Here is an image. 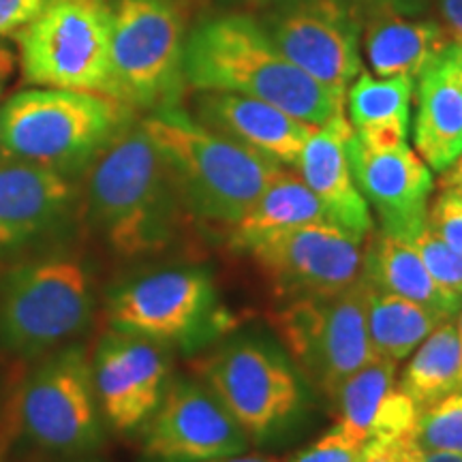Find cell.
Here are the masks:
<instances>
[{
    "mask_svg": "<svg viewBox=\"0 0 462 462\" xmlns=\"http://www.w3.org/2000/svg\"><path fill=\"white\" fill-rule=\"evenodd\" d=\"M443 20L452 32V42L462 43V0H439Z\"/></svg>",
    "mask_w": 462,
    "mask_h": 462,
    "instance_id": "34",
    "label": "cell"
},
{
    "mask_svg": "<svg viewBox=\"0 0 462 462\" xmlns=\"http://www.w3.org/2000/svg\"><path fill=\"white\" fill-rule=\"evenodd\" d=\"M446 190H449V193H452V195H454V198H456V199H458V201H460V204H462V184H460V187H454V189H446Z\"/></svg>",
    "mask_w": 462,
    "mask_h": 462,
    "instance_id": "40",
    "label": "cell"
},
{
    "mask_svg": "<svg viewBox=\"0 0 462 462\" xmlns=\"http://www.w3.org/2000/svg\"><path fill=\"white\" fill-rule=\"evenodd\" d=\"M413 443L418 449L462 452V390L421 409L415 420Z\"/></svg>",
    "mask_w": 462,
    "mask_h": 462,
    "instance_id": "28",
    "label": "cell"
},
{
    "mask_svg": "<svg viewBox=\"0 0 462 462\" xmlns=\"http://www.w3.org/2000/svg\"><path fill=\"white\" fill-rule=\"evenodd\" d=\"M418 411L462 390V351L454 319L443 321L421 340L398 379Z\"/></svg>",
    "mask_w": 462,
    "mask_h": 462,
    "instance_id": "26",
    "label": "cell"
},
{
    "mask_svg": "<svg viewBox=\"0 0 462 462\" xmlns=\"http://www.w3.org/2000/svg\"><path fill=\"white\" fill-rule=\"evenodd\" d=\"M415 251L429 270L432 281L437 282L448 296L462 302V253L454 251L448 242H443L429 225L411 240Z\"/></svg>",
    "mask_w": 462,
    "mask_h": 462,
    "instance_id": "29",
    "label": "cell"
},
{
    "mask_svg": "<svg viewBox=\"0 0 462 462\" xmlns=\"http://www.w3.org/2000/svg\"><path fill=\"white\" fill-rule=\"evenodd\" d=\"M366 259H364V281L379 291L404 298L424 309L432 310L443 319H454L462 309L460 300L448 296L432 281L420 253L411 242L392 236L377 234L366 242Z\"/></svg>",
    "mask_w": 462,
    "mask_h": 462,
    "instance_id": "24",
    "label": "cell"
},
{
    "mask_svg": "<svg viewBox=\"0 0 462 462\" xmlns=\"http://www.w3.org/2000/svg\"><path fill=\"white\" fill-rule=\"evenodd\" d=\"M212 304V285L193 268H170L135 276L109 293V330L157 343H180L198 332Z\"/></svg>",
    "mask_w": 462,
    "mask_h": 462,
    "instance_id": "14",
    "label": "cell"
},
{
    "mask_svg": "<svg viewBox=\"0 0 462 462\" xmlns=\"http://www.w3.org/2000/svg\"><path fill=\"white\" fill-rule=\"evenodd\" d=\"M251 3H263V0H251Z\"/></svg>",
    "mask_w": 462,
    "mask_h": 462,
    "instance_id": "44",
    "label": "cell"
},
{
    "mask_svg": "<svg viewBox=\"0 0 462 462\" xmlns=\"http://www.w3.org/2000/svg\"><path fill=\"white\" fill-rule=\"evenodd\" d=\"M195 109L198 123L282 167L298 165L306 142L317 129L270 103L234 92L201 90Z\"/></svg>",
    "mask_w": 462,
    "mask_h": 462,
    "instance_id": "19",
    "label": "cell"
},
{
    "mask_svg": "<svg viewBox=\"0 0 462 462\" xmlns=\"http://www.w3.org/2000/svg\"><path fill=\"white\" fill-rule=\"evenodd\" d=\"M107 97L131 109L173 107L182 88L184 14L178 0H109Z\"/></svg>",
    "mask_w": 462,
    "mask_h": 462,
    "instance_id": "6",
    "label": "cell"
},
{
    "mask_svg": "<svg viewBox=\"0 0 462 462\" xmlns=\"http://www.w3.org/2000/svg\"><path fill=\"white\" fill-rule=\"evenodd\" d=\"M418 448V446H415ZM415 462H462V452H437V449H418Z\"/></svg>",
    "mask_w": 462,
    "mask_h": 462,
    "instance_id": "35",
    "label": "cell"
},
{
    "mask_svg": "<svg viewBox=\"0 0 462 462\" xmlns=\"http://www.w3.org/2000/svg\"><path fill=\"white\" fill-rule=\"evenodd\" d=\"M426 225L454 251L462 253V204L449 190L441 189L435 204H430Z\"/></svg>",
    "mask_w": 462,
    "mask_h": 462,
    "instance_id": "31",
    "label": "cell"
},
{
    "mask_svg": "<svg viewBox=\"0 0 462 462\" xmlns=\"http://www.w3.org/2000/svg\"><path fill=\"white\" fill-rule=\"evenodd\" d=\"M448 48L421 71L413 88L418 97L415 152L439 173L462 152V75Z\"/></svg>",
    "mask_w": 462,
    "mask_h": 462,
    "instance_id": "21",
    "label": "cell"
},
{
    "mask_svg": "<svg viewBox=\"0 0 462 462\" xmlns=\"http://www.w3.org/2000/svg\"><path fill=\"white\" fill-rule=\"evenodd\" d=\"M415 454H418V448H415L413 437H407L374 448L364 462H415Z\"/></svg>",
    "mask_w": 462,
    "mask_h": 462,
    "instance_id": "33",
    "label": "cell"
},
{
    "mask_svg": "<svg viewBox=\"0 0 462 462\" xmlns=\"http://www.w3.org/2000/svg\"><path fill=\"white\" fill-rule=\"evenodd\" d=\"M452 43L435 22L407 17L396 3L373 5L362 34L368 69L377 78L418 79Z\"/></svg>",
    "mask_w": 462,
    "mask_h": 462,
    "instance_id": "22",
    "label": "cell"
},
{
    "mask_svg": "<svg viewBox=\"0 0 462 462\" xmlns=\"http://www.w3.org/2000/svg\"><path fill=\"white\" fill-rule=\"evenodd\" d=\"M140 123L170 165L187 217L201 225L229 231L282 170L176 107Z\"/></svg>",
    "mask_w": 462,
    "mask_h": 462,
    "instance_id": "3",
    "label": "cell"
},
{
    "mask_svg": "<svg viewBox=\"0 0 462 462\" xmlns=\"http://www.w3.org/2000/svg\"><path fill=\"white\" fill-rule=\"evenodd\" d=\"M304 225H332L321 201L306 187L300 173H276L273 182L263 189L255 204L246 210L234 227L229 229V245L238 251H248L257 240Z\"/></svg>",
    "mask_w": 462,
    "mask_h": 462,
    "instance_id": "25",
    "label": "cell"
},
{
    "mask_svg": "<svg viewBox=\"0 0 462 462\" xmlns=\"http://www.w3.org/2000/svg\"><path fill=\"white\" fill-rule=\"evenodd\" d=\"M15 34L28 84L107 95L109 0H50L43 14Z\"/></svg>",
    "mask_w": 462,
    "mask_h": 462,
    "instance_id": "7",
    "label": "cell"
},
{
    "mask_svg": "<svg viewBox=\"0 0 462 462\" xmlns=\"http://www.w3.org/2000/svg\"><path fill=\"white\" fill-rule=\"evenodd\" d=\"M462 184V152L458 154V159L454 161L452 165L443 171L441 176V189H454Z\"/></svg>",
    "mask_w": 462,
    "mask_h": 462,
    "instance_id": "36",
    "label": "cell"
},
{
    "mask_svg": "<svg viewBox=\"0 0 462 462\" xmlns=\"http://www.w3.org/2000/svg\"><path fill=\"white\" fill-rule=\"evenodd\" d=\"M39 360L20 392L22 435L43 452L79 458L103 437L90 357L65 345Z\"/></svg>",
    "mask_w": 462,
    "mask_h": 462,
    "instance_id": "9",
    "label": "cell"
},
{
    "mask_svg": "<svg viewBox=\"0 0 462 462\" xmlns=\"http://www.w3.org/2000/svg\"><path fill=\"white\" fill-rule=\"evenodd\" d=\"M92 383L101 415L118 432L142 429L170 385L165 345L109 330L92 356Z\"/></svg>",
    "mask_w": 462,
    "mask_h": 462,
    "instance_id": "15",
    "label": "cell"
},
{
    "mask_svg": "<svg viewBox=\"0 0 462 462\" xmlns=\"http://www.w3.org/2000/svg\"><path fill=\"white\" fill-rule=\"evenodd\" d=\"M82 204L71 176L24 161H0V263L50 251Z\"/></svg>",
    "mask_w": 462,
    "mask_h": 462,
    "instance_id": "12",
    "label": "cell"
},
{
    "mask_svg": "<svg viewBox=\"0 0 462 462\" xmlns=\"http://www.w3.org/2000/svg\"><path fill=\"white\" fill-rule=\"evenodd\" d=\"M131 107L99 92L22 90L0 109V152L3 159L73 178L131 125Z\"/></svg>",
    "mask_w": 462,
    "mask_h": 462,
    "instance_id": "4",
    "label": "cell"
},
{
    "mask_svg": "<svg viewBox=\"0 0 462 462\" xmlns=\"http://www.w3.org/2000/svg\"><path fill=\"white\" fill-rule=\"evenodd\" d=\"M351 173L374 212L381 234L411 242L429 221L432 170L407 142L394 148H366L351 133L346 140Z\"/></svg>",
    "mask_w": 462,
    "mask_h": 462,
    "instance_id": "17",
    "label": "cell"
},
{
    "mask_svg": "<svg viewBox=\"0 0 462 462\" xmlns=\"http://www.w3.org/2000/svg\"><path fill=\"white\" fill-rule=\"evenodd\" d=\"M354 133L346 114L317 126L300 154L296 170L321 201L334 227L357 242L373 234V215L354 180L346 140Z\"/></svg>",
    "mask_w": 462,
    "mask_h": 462,
    "instance_id": "20",
    "label": "cell"
},
{
    "mask_svg": "<svg viewBox=\"0 0 462 462\" xmlns=\"http://www.w3.org/2000/svg\"><path fill=\"white\" fill-rule=\"evenodd\" d=\"M362 3H368L373 7V5H379V3H396V0H362Z\"/></svg>",
    "mask_w": 462,
    "mask_h": 462,
    "instance_id": "41",
    "label": "cell"
},
{
    "mask_svg": "<svg viewBox=\"0 0 462 462\" xmlns=\"http://www.w3.org/2000/svg\"><path fill=\"white\" fill-rule=\"evenodd\" d=\"M332 402L338 407L337 424L373 448L413 437L420 413L398 385V364L379 356L349 374Z\"/></svg>",
    "mask_w": 462,
    "mask_h": 462,
    "instance_id": "18",
    "label": "cell"
},
{
    "mask_svg": "<svg viewBox=\"0 0 462 462\" xmlns=\"http://www.w3.org/2000/svg\"><path fill=\"white\" fill-rule=\"evenodd\" d=\"M274 296H332L364 279L366 242H357L334 225H304L257 240L248 248Z\"/></svg>",
    "mask_w": 462,
    "mask_h": 462,
    "instance_id": "10",
    "label": "cell"
},
{
    "mask_svg": "<svg viewBox=\"0 0 462 462\" xmlns=\"http://www.w3.org/2000/svg\"><path fill=\"white\" fill-rule=\"evenodd\" d=\"M248 437L208 390L190 379L170 381L154 413L142 424L143 462H215L238 456Z\"/></svg>",
    "mask_w": 462,
    "mask_h": 462,
    "instance_id": "13",
    "label": "cell"
},
{
    "mask_svg": "<svg viewBox=\"0 0 462 462\" xmlns=\"http://www.w3.org/2000/svg\"><path fill=\"white\" fill-rule=\"evenodd\" d=\"M95 315L86 263L50 251L11 263L0 279V349L24 360L71 345Z\"/></svg>",
    "mask_w": 462,
    "mask_h": 462,
    "instance_id": "5",
    "label": "cell"
},
{
    "mask_svg": "<svg viewBox=\"0 0 462 462\" xmlns=\"http://www.w3.org/2000/svg\"><path fill=\"white\" fill-rule=\"evenodd\" d=\"M413 88L409 78H377L362 69L346 88L345 114L364 146L385 150L407 142Z\"/></svg>",
    "mask_w": 462,
    "mask_h": 462,
    "instance_id": "23",
    "label": "cell"
},
{
    "mask_svg": "<svg viewBox=\"0 0 462 462\" xmlns=\"http://www.w3.org/2000/svg\"><path fill=\"white\" fill-rule=\"evenodd\" d=\"M198 371L248 441L273 437L300 407L296 374L259 345H231L199 362Z\"/></svg>",
    "mask_w": 462,
    "mask_h": 462,
    "instance_id": "11",
    "label": "cell"
},
{
    "mask_svg": "<svg viewBox=\"0 0 462 462\" xmlns=\"http://www.w3.org/2000/svg\"><path fill=\"white\" fill-rule=\"evenodd\" d=\"M456 323V332H458V340H460V351H462V309L458 310V317H454Z\"/></svg>",
    "mask_w": 462,
    "mask_h": 462,
    "instance_id": "39",
    "label": "cell"
},
{
    "mask_svg": "<svg viewBox=\"0 0 462 462\" xmlns=\"http://www.w3.org/2000/svg\"><path fill=\"white\" fill-rule=\"evenodd\" d=\"M0 95H3V79H0Z\"/></svg>",
    "mask_w": 462,
    "mask_h": 462,
    "instance_id": "43",
    "label": "cell"
},
{
    "mask_svg": "<svg viewBox=\"0 0 462 462\" xmlns=\"http://www.w3.org/2000/svg\"><path fill=\"white\" fill-rule=\"evenodd\" d=\"M67 462H99V460H92V458H73V460H67Z\"/></svg>",
    "mask_w": 462,
    "mask_h": 462,
    "instance_id": "42",
    "label": "cell"
},
{
    "mask_svg": "<svg viewBox=\"0 0 462 462\" xmlns=\"http://www.w3.org/2000/svg\"><path fill=\"white\" fill-rule=\"evenodd\" d=\"M263 32L282 56L337 95L345 97L364 69L357 28L337 0H302Z\"/></svg>",
    "mask_w": 462,
    "mask_h": 462,
    "instance_id": "16",
    "label": "cell"
},
{
    "mask_svg": "<svg viewBox=\"0 0 462 462\" xmlns=\"http://www.w3.org/2000/svg\"><path fill=\"white\" fill-rule=\"evenodd\" d=\"M443 321L448 319L424 306L368 285L366 328L373 356L401 364Z\"/></svg>",
    "mask_w": 462,
    "mask_h": 462,
    "instance_id": "27",
    "label": "cell"
},
{
    "mask_svg": "<svg viewBox=\"0 0 462 462\" xmlns=\"http://www.w3.org/2000/svg\"><path fill=\"white\" fill-rule=\"evenodd\" d=\"M215 462H279L274 458H265V456H229V458H223V460H215Z\"/></svg>",
    "mask_w": 462,
    "mask_h": 462,
    "instance_id": "37",
    "label": "cell"
},
{
    "mask_svg": "<svg viewBox=\"0 0 462 462\" xmlns=\"http://www.w3.org/2000/svg\"><path fill=\"white\" fill-rule=\"evenodd\" d=\"M50 0H0V37L15 34L43 14Z\"/></svg>",
    "mask_w": 462,
    "mask_h": 462,
    "instance_id": "32",
    "label": "cell"
},
{
    "mask_svg": "<svg viewBox=\"0 0 462 462\" xmlns=\"http://www.w3.org/2000/svg\"><path fill=\"white\" fill-rule=\"evenodd\" d=\"M368 282L332 296L289 300L273 326L293 362L317 390L337 396L343 381L373 357L366 328Z\"/></svg>",
    "mask_w": 462,
    "mask_h": 462,
    "instance_id": "8",
    "label": "cell"
},
{
    "mask_svg": "<svg viewBox=\"0 0 462 462\" xmlns=\"http://www.w3.org/2000/svg\"><path fill=\"white\" fill-rule=\"evenodd\" d=\"M182 78L193 88L234 92L323 126L345 114V97L315 82L245 17H221L195 28L184 42Z\"/></svg>",
    "mask_w": 462,
    "mask_h": 462,
    "instance_id": "2",
    "label": "cell"
},
{
    "mask_svg": "<svg viewBox=\"0 0 462 462\" xmlns=\"http://www.w3.org/2000/svg\"><path fill=\"white\" fill-rule=\"evenodd\" d=\"M373 449V446L360 441L343 426L334 424L326 435H321L310 446L289 456L287 462H364Z\"/></svg>",
    "mask_w": 462,
    "mask_h": 462,
    "instance_id": "30",
    "label": "cell"
},
{
    "mask_svg": "<svg viewBox=\"0 0 462 462\" xmlns=\"http://www.w3.org/2000/svg\"><path fill=\"white\" fill-rule=\"evenodd\" d=\"M448 50H449V54H452L456 67H458V71H460V75H462V43L452 42V43H449Z\"/></svg>",
    "mask_w": 462,
    "mask_h": 462,
    "instance_id": "38",
    "label": "cell"
},
{
    "mask_svg": "<svg viewBox=\"0 0 462 462\" xmlns=\"http://www.w3.org/2000/svg\"><path fill=\"white\" fill-rule=\"evenodd\" d=\"M82 210L118 257L159 255L187 217L171 170L142 123L120 131L86 167Z\"/></svg>",
    "mask_w": 462,
    "mask_h": 462,
    "instance_id": "1",
    "label": "cell"
}]
</instances>
